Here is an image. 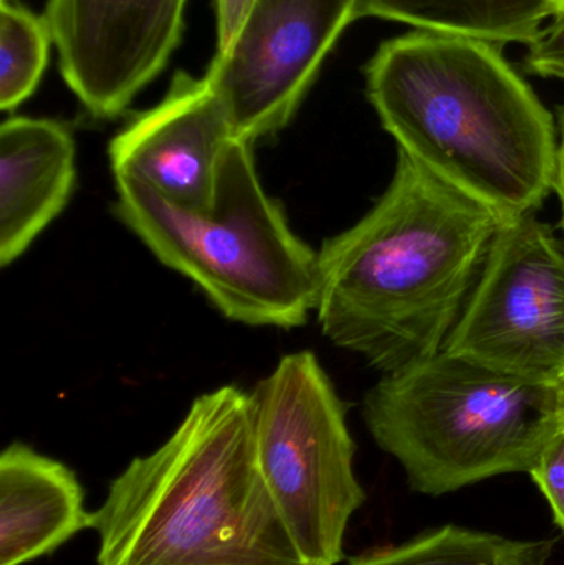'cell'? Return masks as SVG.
I'll use <instances>...</instances> for the list:
<instances>
[{
	"label": "cell",
	"mask_w": 564,
	"mask_h": 565,
	"mask_svg": "<svg viewBox=\"0 0 564 565\" xmlns=\"http://www.w3.org/2000/svg\"><path fill=\"white\" fill-rule=\"evenodd\" d=\"M506 221L397 151L386 192L318 252L321 331L383 374L439 354Z\"/></svg>",
	"instance_id": "1"
},
{
	"label": "cell",
	"mask_w": 564,
	"mask_h": 565,
	"mask_svg": "<svg viewBox=\"0 0 564 565\" xmlns=\"http://www.w3.org/2000/svg\"><path fill=\"white\" fill-rule=\"evenodd\" d=\"M364 73L397 151L507 221L542 207L555 119L499 45L414 30L381 43Z\"/></svg>",
	"instance_id": "2"
},
{
	"label": "cell",
	"mask_w": 564,
	"mask_h": 565,
	"mask_svg": "<svg viewBox=\"0 0 564 565\" xmlns=\"http://www.w3.org/2000/svg\"><path fill=\"white\" fill-rule=\"evenodd\" d=\"M98 565H313L258 470L251 397L225 385L109 484L93 513Z\"/></svg>",
	"instance_id": "3"
},
{
	"label": "cell",
	"mask_w": 564,
	"mask_h": 565,
	"mask_svg": "<svg viewBox=\"0 0 564 565\" xmlns=\"http://www.w3.org/2000/svg\"><path fill=\"white\" fill-rule=\"evenodd\" d=\"M113 212L232 321L294 329L315 311L318 252L262 188L248 142L235 139L228 148L207 212L175 205L129 178H116Z\"/></svg>",
	"instance_id": "4"
},
{
	"label": "cell",
	"mask_w": 564,
	"mask_h": 565,
	"mask_svg": "<svg viewBox=\"0 0 564 565\" xmlns=\"http://www.w3.org/2000/svg\"><path fill=\"white\" fill-rule=\"evenodd\" d=\"M363 418L411 490L437 498L529 473L564 425V385L530 384L440 351L383 374Z\"/></svg>",
	"instance_id": "5"
},
{
	"label": "cell",
	"mask_w": 564,
	"mask_h": 565,
	"mask_svg": "<svg viewBox=\"0 0 564 565\" xmlns=\"http://www.w3.org/2000/svg\"><path fill=\"white\" fill-rule=\"evenodd\" d=\"M258 470L305 559L337 565L366 493L347 411L313 352L285 355L251 395Z\"/></svg>",
	"instance_id": "6"
},
{
	"label": "cell",
	"mask_w": 564,
	"mask_h": 565,
	"mask_svg": "<svg viewBox=\"0 0 564 565\" xmlns=\"http://www.w3.org/2000/svg\"><path fill=\"white\" fill-rule=\"evenodd\" d=\"M443 351L530 384L564 385V238L536 212L503 222Z\"/></svg>",
	"instance_id": "7"
},
{
	"label": "cell",
	"mask_w": 564,
	"mask_h": 565,
	"mask_svg": "<svg viewBox=\"0 0 564 565\" xmlns=\"http://www.w3.org/2000/svg\"><path fill=\"white\" fill-rule=\"evenodd\" d=\"M354 20L357 0H254L241 32L205 75L235 138L254 145L281 131Z\"/></svg>",
	"instance_id": "8"
},
{
	"label": "cell",
	"mask_w": 564,
	"mask_h": 565,
	"mask_svg": "<svg viewBox=\"0 0 564 565\" xmlns=\"http://www.w3.org/2000/svg\"><path fill=\"white\" fill-rule=\"evenodd\" d=\"M188 0H49L60 72L89 115L111 119L168 65Z\"/></svg>",
	"instance_id": "9"
},
{
	"label": "cell",
	"mask_w": 564,
	"mask_h": 565,
	"mask_svg": "<svg viewBox=\"0 0 564 565\" xmlns=\"http://www.w3.org/2000/svg\"><path fill=\"white\" fill-rule=\"evenodd\" d=\"M235 139L227 109L207 76L178 72L164 98L113 138L109 162L115 179H136L175 205L207 212Z\"/></svg>",
	"instance_id": "10"
},
{
	"label": "cell",
	"mask_w": 564,
	"mask_h": 565,
	"mask_svg": "<svg viewBox=\"0 0 564 565\" xmlns=\"http://www.w3.org/2000/svg\"><path fill=\"white\" fill-rule=\"evenodd\" d=\"M75 139L62 122L13 116L0 128V267L19 260L75 188Z\"/></svg>",
	"instance_id": "11"
},
{
	"label": "cell",
	"mask_w": 564,
	"mask_h": 565,
	"mask_svg": "<svg viewBox=\"0 0 564 565\" xmlns=\"http://www.w3.org/2000/svg\"><path fill=\"white\" fill-rule=\"evenodd\" d=\"M85 491L72 468L9 445L0 455V565H23L52 554L92 527Z\"/></svg>",
	"instance_id": "12"
},
{
	"label": "cell",
	"mask_w": 564,
	"mask_h": 565,
	"mask_svg": "<svg viewBox=\"0 0 564 565\" xmlns=\"http://www.w3.org/2000/svg\"><path fill=\"white\" fill-rule=\"evenodd\" d=\"M558 13L553 0H357V17L407 23L424 32L530 45Z\"/></svg>",
	"instance_id": "13"
},
{
	"label": "cell",
	"mask_w": 564,
	"mask_h": 565,
	"mask_svg": "<svg viewBox=\"0 0 564 565\" xmlns=\"http://www.w3.org/2000/svg\"><path fill=\"white\" fill-rule=\"evenodd\" d=\"M558 540H513L444 524L401 544L374 547L347 565H546Z\"/></svg>",
	"instance_id": "14"
},
{
	"label": "cell",
	"mask_w": 564,
	"mask_h": 565,
	"mask_svg": "<svg viewBox=\"0 0 564 565\" xmlns=\"http://www.w3.org/2000/svg\"><path fill=\"white\" fill-rule=\"evenodd\" d=\"M52 42L43 17L2 0L0 7V108L13 111L35 92Z\"/></svg>",
	"instance_id": "15"
},
{
	"label": "cell",
	"mask_w": 564,
	"mask_h": 565,
	"mask_svg": "<svg viewBox=\"0 0 564 565\" xmlns=\"http://www.w3.org/2000/svg\"><path fill=\"white\" fill-rule=\"evenodd\" d=\"M529 475L549 501L553 520L564 533V425L540 451Z\"/></svg>",
	"instance_id": "16"
},
{
	"label": "cell",
	"mask_w": 564,
	"mask_h": 565,
	"mask_svg": "<svg viewBox=\"0 0 564 565\" xmlns=\"http://www.w3.org/2000/svg\"><path fill=\"white\" fill-rule=\"evenodd\" d=\"M526 72L564 82V13L553 17L529 45Z\"/></svg>",
	"instance_id": "17"
},
{
	"label": "cell",
	"mask_w": 564,
	"mask_h": 565,
	"mask_svg": "<svg viewBox=\"0 0 564 565\" xmlns=\"http://www.w3.org/2000/svg\"><path fill=\"white\" fill-rule=\"evenodd\" d=\"M254 0H215L217 9V53H224L244 25Z\"/></svg>",
	"instance_id": "18"
},
{
	"label": "cell",
	"mask_w": 564,
	"mask_h": 565,
	"mask_svg": "<svg viewBox=\"0 0 564 565\" xmlns=\"http://www.w3.org/2000/svg\"><path fill=\"white\" fill-rule=\"evenodd\" d=\"M560 131H562V139L558 145V159H556L555 184L553 191L556 192L562 205V225L564 231V108L560 109Z\"/></svg>",
	"instance_id": "19"
},
{
	"label": "cell",
	"mask_w": 564,
	"mask_h": 565,
	"mask_svg": "<svg viewBox=\"0 0 564 565\" xmlns=\"http://www.w3.org/2000/svg\"><path fill=\"white\" fill-rule=\"evenodd\" d=\"M553 3H555L558 13H564V0H553ZM558 13H556V15H558Z\"/></svg>",
	"instance_id": "20"
}]
</instances>
